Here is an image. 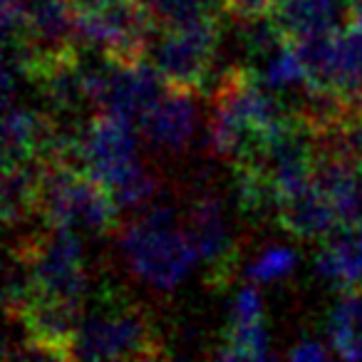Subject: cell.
I'll return each instance as SVG.
<instances>
[{
    "label": "cell",
    "instance_id": "cell-9",
    "mask_svg": "<svg viewBox=\"0 0 362 362\" xmlns=\"http://www.w3.org/2000/svg\"><path fill=\"white\" fill-rule=\"evenodd\" d=\"M315 268L325 281L345 288L362 286V226H337L327 236L325 248L315 258Z\"/></svg>",
    "mask_w": 362,
    "mask_h": 362
},
{
    "label": "cell",
    "instance_id": "cell-7",
    "mask_svg": "<svg viewBox=\"0 0 362 362\" xmlns=\"http://www.w3.org/2000/svg\"><path fill=\"white\" fill-rule=\"evenodd\" d=\"M197 92L187 90H169L164 92L159 102L139 119L141 134L154 149L161 151H184L192 141L197 129Z\"/></svg>",
    "mask_w": 362,
    "mask_h": 362
},
{
    "label": "cell",
    "instance_id": "cell-3",
    "mask_svg": "<svg viewBox=\"0 0 362 362\" xmlns=\"http://www.w3.org/2000/svg\"><path fill=\"white\" fill-rule=\"evenodd\" d=\"M119 248L129 271L154 291H174L199 263L187 228L151 226L141 218L122 228Z\"/></svg>",
    "mask_w": 362,
    "mask_h": 362
},
{
    "label": "cell",
    "instance_id": "cell-12",
    "mask_svg": "<svg viewBox=\"0 0 362 362\" xmlns=\"http://www.w3.org/2000/svg\"><path fill=\"white\" fill-rule=\"evenodd\" d=\"M332 352L345 360H362V286L347 288L330 315Z\"/></svg>",
    "mask_w": 362,
    "mask_h": 362
},
{
    "label": "cell",
    "instance_id": "cell-2",
    "mask_svg": "<svg viewBox=\"0 0 362 362\" xmlns=\"http://www.w3.org/2000/svg\"><path fill=\"white\" fill-rule=\"evenodd\" d=\"M40 214L50 226L100 236L115 228L119 206L90 174L62 161H42Z\"/></svg>",
    "mask_w": 362,
    "mask_h": 362
},
{
    "label": "cell",
    "instance_id": "cell-13",
    "mask_svg": "<svg viewBox=\"0 0 362 362\" xmlns=\"http://www.w3.org/2000/svg\"><path fill=\"white\" fill-rule=\"evenodd\" d=\"M156 30H181L206 18H221L211 13L204 0H136Z\"/></svg>",
    "mask_w": 362,
    "mask_h": 362
},
{
    "label": "cell",
    "instance_id": "cell-5",
    "mask_svg": "<svg viewBox=\"0 0 362 362\" xmlns=\"http://www.w3.org/2000/svg\"><path fill=\"white\" fill-rule=\"evenodd\" d=\"M187 233L199 251V261L206 266L211 286H226L236 273V243L228 231L223 204L216 194L204 192L194 199L187 216Z\"/></svg>",
    "mask_w": 362,
    "mask_h": 362
},
{
    "label": "cell",
    "instance_id": "cell-15",
    "mask_svg": "<svg viewBox=\"0 0 362 362\" xmlns=\"http://www.w3.org/2000/svg\"><path fill=\"white\" fill-rule=\"evenodd\" d=\"M296 263H298L296 251H291V248H271V251H266L248 268L246 276L251 283H271L288 276L296 268Z\"/></svg>",
    "mask_w": 362,
    "mask_h": 362
},
{
    "label": "cell",
    "instance_id": "cell-8",
    "mask_svg": "<svg viewBox=\"0 0 362 362\" xmlns=\"http://www.w3.org/2000/svg\"><path fill=\"white\" fill-rule=\"evenodd\" d=\"M278 221L286 231H291L298 238L330 236L340 226V216H337L335 206L327 199V194L315 184V179L310 187L281 199Z\"/></svg>",
    "mask_w": 362,
    "mask_h": 362
},
{
    "label": "cell",
    "instance_id": "cell-16",
    "mask_svg": "<svg viewBox=\"0 0 362 362\" xmlns=\"http://www.w3.org/2000/svg\"><path fill=\"white\" fill-rule=\"evenodd\" d=\"M261 317H263L261 296H258V291L253 286H246L238 293L236 303H233L228 322H251V320H261Z\"/></svg>",
    "mask_w": 362,
    "mask_h": 362
},
{
    "label": "cell",
    "instance_id": "cell-10",
    "mask_svg": "<svg viewBox=\"0 0 362 362\" xmlns=\"http://www.w3.org/2000/svg\"><path fill=\"white\" fill-rule=\"evenodd\" d=\"M42 192V161L3 166V221L8 226L25 223L40 214Z\"/></svg>",
    "mask_w": 362,
    "mask_h": 362
},
{
    "label": "cell",
    "instance_id": "cell-6",
    "mask_svg": "<svg viewBox=\"0 0 362 362\" xmlns=\"http://www.w3.org/2000/svg\"><path fill=\"white\" fill-rule=\"evenodd\" d=\"M136 164L134 124L100 112L85 129V171L102 187L112 189Z\"/></svg>",
    "mask_w": 362,
    "mask_h": 362
},
{
    "label": "cell",
    "instance_id": "cell-18",
    "mask_svg": "<svg viewBox=\"0 0 362 362\" xmlns=\"http://www.w3.org/2000/svg\"><path fill=\"white\" fill-rule=\"evenodd\" d=\"M330 355H332V350H327L322 342H315V340L300 342V345H296L288 352L291 360H327Z\"/></svg>",
    "mask_w": 362,
    "mask_h": 362
},
{
    "label": "cell",
    "instance_id": "cell-17",
    "mask_svg": "<svg viewBox=\"0 0 362 362\" xmlns=\"http://www.w3.org/2000/svg\"><path fill=\"white\" fill-rule=\"evenodd\" d=\"M271 8H273V0H226V13L243 23L268 16Z\"/></svg>",
    "mask_w": 362,
    "mask_h": 362
},
{
    "label": "cell",
    "instance_id": "cell-4",
    "mask_svg": "<svg viewBox=\"0 0 362 362\" xmlns=\"http://www.w3.org/2000/svg\"><path fill=\"white\" fill-rule=\"evenodd\" d=\"M156 33L159 35L151 37L149 52L166 87L187 92L202 90L211 75L214 60H216L221 18H206L197 25L181 28V30Z\"/></svg>",
    "mask_w": 362,
    "mask_h": 362
},
{
    "label": "cell",
    "instance_id": "cell-11",
    "mask_svg": "<svg viewBox=\"0 0 362 362\" xmlns=\"http://www.w3.org/2000/svg\"><path fill=\"white\" fill-rule=\"evenodd\" d=\"M268 18L291 42L337 28L335 0H273Z\"/></svg>",
    "mask_w": 362,
    "mask_h": 362
},
{
    "label": "cell",
    "instance_id": "cell-14",
    "mask_svg": "<svg viewBox=\"0 0 362 362\" xmlns=\"http://www.w3.org/2000/svg\"><path fill=\"white\" fill-rule=\"evenodd\" d=\"M156 192H159V179L151 174L149 169L141 166V161L136 166H132L119 181H117L115 187L110 189L112 199L119 209H146L151 202H154Z\"/></svg>",
    "mask_w": 362,
    "mask_h": 362
},
{
    "label": "cell",
    "instance_id": "cell-1",
    "mask_svg": "<svg viewBox=\"0 0 362 362\" xmlns=\"http://www.w3.org/2000/svg\"><path fill=\"white\" fill-rule=\"evenodd\" d=\"M166 355L149 313L119 298L82 315L70 345V360H159Z\"/></svg>",
    "mask_w": 362,
    "mask_h": 362
}]
</instances>
